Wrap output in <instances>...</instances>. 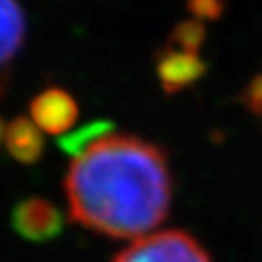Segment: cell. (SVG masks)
Here are the masks:
<instances>
[{"label": "cell", "instance_id": "obj_1", "mask_svg": "<svg viewBox=\"0 0 262 262\" xmlns=\"http://www.w3.org/2000/svg\"><path fill=\"white\" fill-rule=\"evenodd\" d=\"M64 191L80 226L113 238L140 237L169 213L168 155L139 137L111 133L73 159Z\"/></svg>", "mask_w": 262, "mask_h": 262}, {"label": "cell", "instance_id": "obj_2", "mask_svg": "<svg viewBox=\"0 0 262 262\" xmlns=\"http://www.w3.org/2000/svg\"><path fill=\"white\" fill-rule=\"evenodd\" d=\"M113 262H213L208 251L195 238L180 229L139 237Z\"/></svg>", "mask_w": 262, "mask_h": 262}, {"label": "cell", "instance_id": "obj_3", "mask_svg": "<svg viewBox=\"0 0 262 262\" xmlns=\"http://www.w3.org/2000/svg\"><path fill=\"white\" fill-rule=\"evenodd\" d=\"M11 224L26 241L48 242L60 235L64 221L55 204L40 196H29L13 208Z\"/></svg>", "mask_w": 262, "mask_h": 262}, {"label": "cell", "instance_id": "obj_4", "mask_svg": "<svg viewBox=\"0 0 262 262\" xmlns=\"http://www.w3.org/2000/svg\"><path fill=\"white\" fill-rule=\"evenodd\" d=\"M157 77L168 95H177L191 88L206 73V64L199 55L166 46L155 57Z\"/></svg>", "mask_w": 262, "mask_h": 262}, {"label": "cell", "instance_id": "obj_5", "mask_svg": "<svg viewBox=\"0 0 262 262\" xmlns=\"http://www.w3.org/2000/svg\"><path fill=\"white\" fill-rule=\"evenodd\" d=\"M29 115L33 122L40 127V131L51 135H62L77 122L78 106L68 91L60 88H49L31 100Z\"/></svg>", "mask_w": 262, "mask_h": 262}, {"label": "cell", "instance_id": "obj_6", "mask_svg": "<svg viewBox=\"0 0 262 262\" xmlns=\"http://www.w3.org/2000/svg\"><path fill=\"white\" fill-rule=\"evenodd\" d=\"M4 142L9 155L20 164H35L44 153L40 127L28 117H16L6 126Z\"/></svg>", "mask_w": 262, "mask_h": 262}, {"label": "cell", "instance_id": "obj_7", "mask_svg": "<svg viewBox=\"0 0 262 262\" xmlns=\"http://www.w3.org/2000/svg\"><path fill=\"white\" fill-rule=\"evenodd\" d=\"M26 20L16 0H0V66L9 62L24 44Z\"/></svg>", "mask_w": 262, "mask_h": 262}, {"label": "cell", "instance_id": "obj_8", "mask_svg": "<svg viewBox=\"0 0 262 262\" xmlns=\"http://www.w3.org/2000/svg\"><path fill=\"white\" fill-rule=\"evenodd\" d=\"M113 129H115V124L111 120H95V122L82 126L80 129H75L71 133H68V135H64L58 140V146L62 147L64 153L77 159L86 149H90L95 142L111 135Z\"/></svg>", "mask_w": 262, "mask_h": 262}, {"label": "cell", "instance_id": "obj_9", "mask_svg": "<svg viewBox=\"0 0 262 262\" xmlns=\"http://www.w3.org/2000/svg\"><path fill=\"white\" fill-rule=\"evenodd\" d=\"M206 40V28L201 20H182L173 28L168 44L175 49H182L188 53L199 55Z\"/></svg>", "mask_w": 262, "mask_h": 262}, {"label": "cell", "instance_id": "obj_10", "mask_svg": "<svg viewBox=\"0 0 262 262\" xmlns=\"http://www.w3.org/2000/svg\"><path fill=\"white\" fill-rule=\"evenodd\" d=\"M186 6L196 20H217L224 13L226 0H188Z\"/></svg>", "mask_w": 262, "mask_h": 262}, {"label": "cell", "instance_id": "obj_11", "mask_svg": "<svg viewBox=\"0 0 262 262\" xmlns=\"http://www.w3.org/2000/svg\"><path fill=\"white\" fill-rule=\"evenodd\" d=\"M241 100L255 117L262 119V75H257V77L251 78L250 84L242 91Z\"/></svg>", "mask_w": 262, "mask_h": 262}, {"label": "cell", "instance_id": "obj_12", "mask_svg": "<svg viewBox=\"0 0 262 262\" xmlns=\"http://www.w3.org/2000/svg\"><path fill=\"white\" fill-rule=\"evenodd\" d=\"M6 88H8V78H6V75H0V97L4 95Z\"/></svg>", "mask_w": 262, "mask_h": 262}, {"label": "cell", "instance_id": "obj_13", "mask_svg": "<svg viewBox=\"0 0 262 262\" xmlns=\"http://www.w3.org/2000/svg\"><path fill=\"white\" fill-rule=\"evenodd\" d=\"M4 135H6V124H4V120H2V117H0V142H2Z\"/></svg>", "mask_w": 262, "mask_h": 262}]
</instances>
